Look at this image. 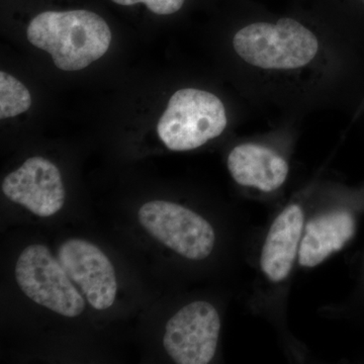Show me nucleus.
<instances>
[{"label":"nucleus","instance_id":"f257e3e1","mask_svg":"<svg viewBox=\"0 0 364 364\" xmlns=\"http://www.w3.org/2000/svg\"><path fill=\"white\" fill-rule=\"evenodd\" d=\"M28 42L49 53L57 68L82 70L109 50L112 32L104 18L85 9L41 11L26 28Z\"/></svg>","mask_w":364,"mask_h":364},{"label":"nucleus","instance_id":"f03ea898","mask_svg":"<svg viewBox=\"0 0 364 364\" xmlns=\"http://www.w3.org/2000/svg\"><path fill=\"white\" fill-rule=\"evenodd\" d=\"M233 47L249 65L265 70H293L310 64L318 52L315 33L293 18L256 21L240 28Z\"/></svg>","mask_w":364,"mask_h":364},{"label":"nucleus","instance_id":"7ed1b4c3","mask_svg":"<svg viewBox=\"0 0 364 364\" xmlns=\"http://www.w3.org/2000/svg\"><path fill=\"white\" fill-rule=\"evenodd\" d=\"M227 123L226 109L219 97L208 91L184 88L170 97L157 133L169 150L189 151L222 135Z\"/></svg>","mask_w":364,"mask_h":364},{"label":"nucleus","instance_id":"20e7f679","mask_svg":"<svg viewBox=\"0 0 364 364\" xmlns=\"http://www.w3.org/2000/svg\"><path fill=\"white\" fill-rule=\"evenodd\" d=\"M16 279L28 298L64 317L82 314L85 301L49 249L44 245L28 246L18 257Z\"/></svg>","mask_w":364,"mask_h":364},{"label":"nucleus","instance_id":"39448f33","mask_svg":"<svg viewBox=\"0 0 364 364\" xmlns=\"http://www.w3.org/2000/svg\"><path fill=\"white\" fill-rule=\"evenodd\" d=\"M138 217L153 238L182 257L203 260L214 250V228L189 208L165 200H153L144 203Z\"/></svg>","mask_w":364,"mask_h":364},{"label":"nucleus","instance_id":"423d86ee","mask_svg":"<svg viewBox=\"0 0 364 364\" xmlns=\"http://www.w3.org/2000/svg\"><path fill=\"white\" fill-rule=\"evenodd\" d=\"M220 330L221 320L215 306L193 301L170 318L163 345L176 363L207 364L214 358Z\"/></svg>","mask_w":364,"mask_h":364},{"label":"nucleus","instance_id":"0eeeda50","mask_svg":"<svg viewBox=\"0 0 364 364\" xmlns=\"http://www.w3.org/2000/svg\"><path fill=\"white\" fill-rule=\"evenodd\" d=\"M58 260L93 308L102 311L114 305L116 270L97 246L82 239H69L60 246Z\"/></svg>","mask_w":364,"mask_h":364},{"label":"nucleus","instance_id":"6e6552de","mask_svg":"<svg viewBox=\"0 0 364 364\" xmlns=\"http://www.w3.org/2000/svg\"><path fill=\"white\" fill-rule=\"evenodd\" d=\"M4 195L39 217H51L65 203V188L58 167L45 158L28 160L4 178Z\"/></svg>","mask_w":364,"mask_h":364},{"label":"nucleus","instance_id":"1a4fd4ad","mask_svg":"<svg viewBox=\"0 0 364 364\" xmlns=\"http://www.w3.org/2000/svg\"><path fill=\"white\" fill-rule=\"evenodd\" d=\"M304 214L299 205H289L277 215L268 232L261 253V269L268 279L279 282L291 273L301 240Z\"/></svg>","mask_w":364,"mask_h":364},{"label":"nucleus","instance_id":"9d476101","mask_svg":"<svg viewBox=\"0 0 364 364\" xmlns=\"http://www.w3.org/2000/svg\"><path fill=\"white\" fill-rule=\"evenodd\" d=\"M228 169L242 186L262 191L279 188L289 176V164L275 151L258 144H241L228 157Z\"/></svg>","mask_w":364,"mask_h":364},{"label":"nucleus","instance_id":"9b49d317","mask_svg":"<svg viewBox=\"0 0 364 364\" xmlns=\"http://www.w3.org/2000/svg\"><path fill=\"white\" fill-rule=\"evenodd\" d=\"M355 233V220L347 210L318 215L308 223L299 249V263L315 267L341 250Z\"/></svg>","mask_w":364,"mask_h":364},{"label":"nucleus","instance_id":"f8f14e48","mask_svg":"<svg viewBox=\"0 0 364 364\" xmlns=\"http://www.w3.org/2000/svg\"><path fill=\"white\" fill-rule=\"evenodd\" d=\"M32 105L30 91L21 81L0 72V119H9L23 114Z\"/></svg>","mask_w":364,"mask_h":364},{"label":"nucleus","instance_id":"ddd939ff","mask_svg":"<svg viewBox=\"0 0 364 364\" xmlns=\"http://www.w3.org/2000/svg\"><path fill=\"white\" fill-rule=\"evenodd\" d=\"M117 6L132 7L143 4L157 16H170L181 11L186 0H111Z\"/></svg>","mask_w":364,"mask_h":364},{"label":"nucleus","instance_id":"4468645a","mask_svg":"<svg viewBox=\"0 0 364 364\" xmlns=\"http://www.w3.org/2000/svg\"><path fill=\"white\" fill-rule=\"evenodd\" d=\"M356 4L360 7L361 13H364V0H356Z\"/></svg>","mask_w":364,"mask_h":364}]
</instances>
